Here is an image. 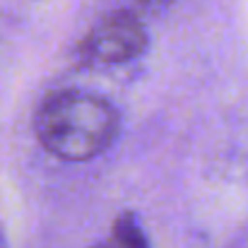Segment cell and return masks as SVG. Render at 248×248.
Wrapping results in <instances>:
<instances>
[{
	"instance_id": "cell-1",
	"label": "cell",
	"mask_w": 248,
	"mask_h": 248,
	"mask_svg": "<svg viewBox=\"0 0 248 248\" xmlns=\"http://www.w3.org/2000/svg\"><path fill=\"white\" fill-rule=\"evenodd\" d=\"M34 133L48 155L63 162H89L116 142L121 113L99 94L58 89L36 106Z\"/></svg>"
},
{
	"instance_id": "cell-2",
	"label": "cell",
	"mask_w": 248,
	"mask_h": 248,
	"mask_svg": "<svg viewBox=\"0 0 248 248\" xmlns=\"http://www.w3.org/2000/svg\"><path fill=\"white\" fill-rule=\"evenodd\" d=\"M150 48V34L135 12H113L87 29L78 41V58L92 68L123 65Z\"/></svg>"
},
{
	"instance_id": "cell-3",
	"label": "cell",
	"mask_w": 248,
	"mask_h": 248,
	"mask_svg": "<svg viewBox=\"0 0 248 248\" xmlns=\"http://www.w3.org/2000/svg\"><path fill=\"white\" fill-rule=\"evenodd\" d=\"M92 248H152L150 239L140 224V219L133 212H121L113 224L111 232Z\"/></svg>"
},
{
	"instance_id": "cell-4",
	"label": "cell",
	"mask_w": 248,
	"mask_h": 248,
	"mask_svg": "<svg viewBox=\"0 0 248 248\" xmlns=\"http://www.w3.org/2000/svg\"><path fill=\"white\" fill-rule=\"evenodd\" d=\"M135 10H142V12H157V10H164L169 7L173 0H128Z\"/></svg>"
},
{
	"instance_id": "cell-5",
	"label": "cell",
	"mask_w": 248,
	"mask_h": 248,
	"mask_svg": "<svg viewBox=\"0 0 248 248\" xmlns=\"http://www.w3.org/2000/svg\"><path fill=\"white\" fill-rule=\"evenodd\" d=\"M0 248H5V241H2V236H0Z\"/></svg>"
}]
</instances>
